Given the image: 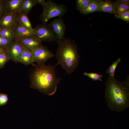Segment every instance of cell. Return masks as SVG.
<instances>
[{"label":"cell","mask_w":129,"mask_h":129,"mask_svg":"<svg viewBox=\"0 0 129 129\" xmlns=\"http://www.w3.org/2000/svg\"><path fill=\"white\" fill-rule=\"evenodd\" d=\"M13 41L0 36V48L6 52L9 46Z\"/></svg>","instance_id":"cell-19"},{"label":"cell","mask_w":129,"mask_h":129,"mask_svg":"<svg viewBox=\"0 0 129 129\" xmlns=\"http://www.w3.org/2000/svg\"><path fill=\"white\" fill-rule=\"evenodd\" d=\"M105 85V98L111 110L120 112L129 107V77L127 81H122L109 76Z\"/></svg>","instance_id":"cell-1"},{"label":"cell","mask_w":129,"mask_h":129,"mask_svg":"<svg viewBox=\"0 0 129 129\" xmlns=\"http://www.w3.org/2000/svg\"><path fill=\"white\" fill-rule=\"evenodd\" d=\"M99 0H91L88 6L80 12L83 14H87L99 11Z\"/></svg>","instance_id":"cell-16"},{"label":"cell","mask_w":129,"mask_h":129,"mask_svg":"<svg viewBox=\"0 0 129 129\" xmlns=\"http://www.w3.org/2000/svg\"><path fill=\"white\" fill-rule=\"evenodd\" d=\"M19 62L25 65L32 64L34 62L32 51L23 47V51L19 59Z\"/></svg>","instance_id":"cell-13"},{"label":"cell","mask_w":129,"mask_h":129,"mask_svg":"<svg viewBox=\"0 0 129 129\" xmlns=\"http://www.w3.org/2000/svg\"><path fill=\"white\" fill-rule=\"evenodd\" d=\"M84 75L93 81H102L103 76L102 75L93 72L87 73L85 72L84 73Z\"/></svg>","instance_id":"cell-23"},{"label":"cell","mask_w":129,"mask_h":129,"mask_svg":"<svg viewBox=\"0 0 129 129\" xmlns=\"http://www.w3.org/2000/svg\"><path fill=\"white\" fill-rule=\"evenodd\" d=\"M23 0H7L4 2L5 12L18 14L21 12Z\"/></svg>","instance_id":"cell-11"},{"label":"cell","mask_w":129,"mask_h":129,"mask_svg":"<svg viewBox=\"0 0 129 129\" xmlns=\"http://www.w3.org/2000/svg\"><path fill=\"white\" fill-rule=\"evenodd\" d=\"M8 100L9 98L7 94L0 93V106L5 105Z\"/></svg>","instance_id":"cell-26"},{"label":"cell","mask_w":129,"mask_h":129,"mask_svg":"<svg viewBox=\"0 0 129 129\" xmlns=\"http://www.w3.org/2000/svg\"><path fill=\"white\" fill-rule=\"evenodd\" d=\"M34 36L42 42L57 41L58 40L56 35L49 24L43 23L33 28Z\"/></svg>","instance_id":"cell-5"},{"label":"cell","mask_w":129,"mask_h":129,"mask_svg":"<svg viewBox=\"0 0 129 129\" xmlns=\"http://www.w3.org/2000/svg\"><path fill=\"white\" fill-rule=\"evenodd\" d=\"M32 52L33 62L37 64L45 63L48 59L54 56V54L51 51L43 45Z\"/></svg>","instance_id":"cell-6"},{"label":"cell","mask_w":129,"mask_h":129,"mask_svg":"<svg viewBox=\"0 0 129 129\" xmlns=\"http://www.w3.org/2000/svg\"><path fill=\"white\" fill-rule=\"evenodd\" d=\"M13 30L16 37V41L25 37L34 36L33 28L30 29L19 24L18 22Z\"/></svg>","instance_id":"cell-12"},{"label":"cell","mask_w":129,"mask_h":129,"mask_svg":"<svg viewBox=\"0 0 129 129\" xmlns=\"http://www.w3.org/2000/svg\"><path fill=\"white\" fill-rule=\"evenodd\" d=\"M0 36L12 41H16V37L13 29L0 28Z\"/></svg>","instance_id":"cell-18"},{"label":"cell","mask_w":129,"mask_h":129,"mask_svg":"<svg viewBox=\"0 0 129 129\" xmlns=\"http://www.w3.org/2000/svg\"><path fill=\"white\" fill-rule=\"evenodd\" d=\"M10 59L8 55L6 52L0 54V68H3Z\"/></svg>","instance_id":"cell-25"},{"label":"cell","mask_w":129,"mask_h":129,"mask_svg":"<svg viewBox=\"0 0 129 129\" xmlns=\"http://www.w3.org/2000/svg\"><path fill=\"white\" fill-rule=\"evenodd\" d=\"M18 14L5 12L0 19V28L13 29L18 23Z\"/></svg>","instance_id":"cell-9"},{"label":"cell","mask_w":129,"mask_h":129,"mask_svg":"<svg viewBox=\"0 0 129 129\" xmlns=\"http://www.w3.org/2000/svg\"><path fill=\"white\" fill-rule=\"evenodd\" d=\"M37 3L41 4L43 11L40 19L43 23H46L51 19L56 17H61L67 12L68 9L64 4H59L51 1L36 0Z\"/></svg>","instance_id":"cell-4"},{"label":"cell","mask_w":129,"mask_h":129,"mask_svg":"<svg viewBox=\"0 0 129 129\" xmlns=\"http://www.w3.org/2000/svg\"><path fill=\"white\" fill-rule=\"evenodd\" d=\"M5 52H6L5 50L0 48V54Z\"/></svg>","instance_id":"cell-29"},{"label":"cell","mask_w":129,"mask_h":129,"mask_svg":"<svg viewBox=\"0 0 129 129\" xmlns=\"http://www.w3.org/2000/svg\"><path fill=\"white\" fill-rule=\"evenodd\" d=\"M115 13H119L129 10V5L114 3Z\"/></svg>","instance_id":"cell-20"},{"label":"cell","mask_w":129,"mask_h":129,"mask_svg":"<svg viewBox=\"0 0 129 129\" xmlns=\"http://www.w3.org/2000/svg\"><path fill=\"white\" fill-rule=\"evenodd\" d=\"M58 46L55 54L58 64L68 74L73 73L79 65L80 56L77 46L72 39L64 38L57 41Z\"/></svg>","instance_id":"cell-3"},{"label":"cell","mask_w":129,"mask_h":129,"mask_svg":"<svg viewBox=\"0 0 129 129\" xmlns=\"http://www.w3.org/2000/svg\"><path fill=\"white\" fill-rule=\"evenodd\" d=\"M56 35L58 40L64 38L66 27L63 19L61 17L55 18L49 23Z\"/></svg>","instance_id":"cell-10"},{"label":"cell","mask_w":129,"mask_h":129,"mask_svg":"<svg viewBox=\"0 0 129 129\" xmlns=\"http://www.w3.org/2000/svg\"><path fill=\"white\" fill-rule=\"evenodd\" d=\"M18 22L20 25L30 29H33L30 20L26 14L21 12L17 15Z\"/></svg>","instance_id":"cell-15"},{"label":"cell","mask_w":129,"mask_h":129,"mask_svg":"<svg viewBox=\"0 0 129 129\" xmlns=\"http://www.w3.org/2000/svg\"><path fill=\"white\" fill-rule=\"evenodd\" d=\"M23 48V46L18 41H13L6 52L10 59L15 62H19Z\"/></svg>","instance_id":"cell-7"},{"label":"cell","mask_w":129,"mask_h":129,"mask_svg":"<svg viewBox=\"0 0 129 129\" xmlns=\"http://www.w3.org/2000/svg\"><path fill=\"white\" fill-rule=\"evenodd\" d=\"M17 41L23 47L31 51L42 45V42L35 36L23 37L19 39Z\"/></svg>","instance_id":"cell-8"},{"label":"cell","mask_w":129,"mask_h":129,"mask_svg":"<svg viewBox=\"0 0 129 129\" xmlns=\"http://www.w3.org/2000/svg\"><path fill=\"white\" fill-rule=\"evenodd\" d=\"M99 11L112 14L116 13L114 3L109 0H99Z\"/></svg>","instance_id":"cell-14"},{"label":"cell","mask_w":129,"mask_h":129,"mask_svg":"<svg viewBox=\"0 0 129 129\" xmlns=\"http://www.w3.org/2000/svg\"><path fill=\"white\" fill-rule=\"evenodd\" d=\"M115 17L120 19L126 22H129V10L119 13H115Z\"/></svg>","instance_id":"cell-24"},{"label":"cell","mask_w":129,"mask_h":129,"mask_svg":"<svg viewBox=\"0 0 129 129\" xmlns=\"http://www.w3.org/2000/svg\"><path fill=\"white\" fill-rule=\"evenodd\" d=\"M37 3L36 0H23L21 6V12L26 14L29 13Z\"/></svg>","instance_id":"cell-17"},{"label":"cell","mask_w":129,"mask_h":129,"mask_svg":"<svg viewBox=\"0 0 129 129\" xmlns=\"http://www.w3.org/2000/svg\"><path fill=\"white\" fill-rule=\"evenodd\" d=\"M34 69L30 76L31 86L33 88L49 96L56 93L57 85L62 78L56 75L54 66L47 65L45 63L33 64Z\"/></svg>","instance_id":"cell-2"},{"label":"cell","mask_w":129,"mask_h":129,"mask_svg":"<svg viewBox=\"0 0 129 129\" xmlns=\"http://www.w3.org/2000/svg\"><path fill=\"white\" fill-rule=\"evenodd\" d=\"M91 0H77L76 1V9L80 12L86 8Z\"/></svg>","instance_id":"cell-21"},{"label":"cell","mask_w":129,"mask_h":129,"mask_svg":"<svg viewBox=\"0 0 129 129\" xmlns=\"http://www.w3.org/2000/svg\"><path fill=\"white\" fill-rule=\"evenodd\" d=\"M0 0V18L1 17V18L4 11H5L4 2Z\"/></svg>","instance_id":"cell-27"},{"label":"cell","mask_w":129,"mask_h":129,"mask_svg":"<svg viewBox=\"0 0 129 129\" xmlns=\"http://www.w3.org/2000/svg\"><path fill=\"white\" fill-rule=\"evenodd\" d=\"M115 2L122 4L129 5V0H116Z\"/></svg>","instance_id":"cell-28"},{"label":"cell","mask_w":129,"mask_h":129,"mask_svg":"<svg viewBox=\"0 0 129 129\" xmlns=\"http://www.w3.org/2000/svg\"><path fill=\"white\" fill-rule=\"evenodd\" d=\"M121 60V58H118L116 60L113 62L107 70L106 73L109 74V76L112 77H114L116 69L118 65Z\"/></svg>","instance_id":"cell-22"}]
</instances>
